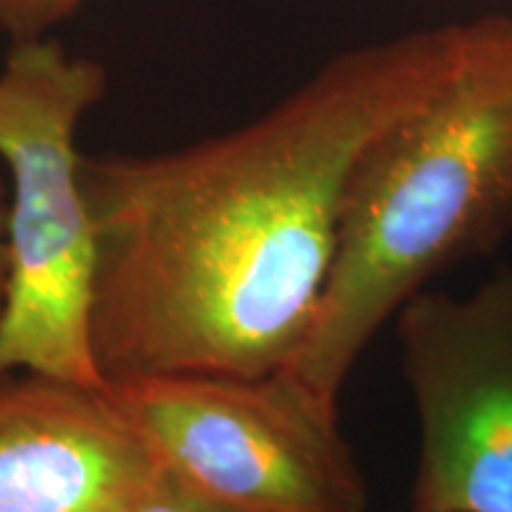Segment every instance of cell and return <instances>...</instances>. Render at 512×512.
<instances>
[{
    "mask_svg": "<svg viewBox=\"0 0 512 512\" xmlns=\"http://www.w3.org/2000/svg\"><path fill=\"white\" fill-rule=\"evenodd\" d=\"M463 41L451 22L370 43L221 136L83 155L102 377L285 368L316 320L356 162L448 79Z\"/></svg>",
    "mask_w": 512,
    "mask_h": 512,
    "instance_id": "cell-1",
    "label": "cell"
},
{
    "mask_svg": "<svg viewBox=\"0 0 512 512\" xmlns=\"http://www.w3.org/2000/svg\"><path fill=\"white\" fill-rule=\"evenodd\" d=\"M512 235V17L465 22L448 79L349 178L316 320L285 370L337 403L373 337L453 266Z\"/></svg>",
    "mask_w": 512,
    "mask_h": 512,
    "instance_id": "cell-2",
    "label": "cell"
},
{
    "mask_svg": "<svg viewBox=\"0 0 512 512\" xmlns=\"http://www.w3.org/2000/svg\"><path fill=\"white\" fill-rule=\"evenodd\" d=\"M107 91L102 64L43 38L0 72V159L8 169V290L0 375L31 370L107 387L91 349L93 223L76 131Z\"/></svg>",
    "mask_w": 512,
    "mask_h": 512,
    "instance_id": "cell-3",
    "label": "cell"
},
{
    "mask_svg": "<svg viewBox=\"0 0 512 512\" xmlns=\"http://www.w3.org/2000/svg\"><path fill=\"white\" fill-rule=\"evenodd\" d=\"M155 463L228 512H366L337 403L285 370L107 382Z\"/></svg>",
    "mask_w": 512,
    "mask_h": 512,
    "instance_id": "cell-4",
    "label": "cell"
},
{
    "mask_svg": "<svg viewBox=\"0 0 512 512\" xmlns=\"http://www.w3.org/2000/svg\"><path fill=\"white\" fill-rule=\"evenodd\" d=\"M420 427L413 512H512V268L396 313Z\"/></svg>",
    "mask_w": 512,
    "mask_h": 512,
    "instance_id": "cell-5",
    "label": "cell"
},
{
    "mask_svg": "<svg viewBox=\"0 0 512 512\" xmlns=\"http://www.w3.org/2000/svg\"><path fill=\"white\" fill-rule=\"evenodd\" d=\"M155 470L107 387L0 375V512H124Z\"/></svg>",
    "mask_w": 512,
    "mask_h": 512,
    "instance_id": "cell-6",
    "label": "cell"
},
{
    "mask_svg": "<svg viewBox=\"0 0 512 512\" xmlns=\"http://www.w3.org/2000/svg\"><path fill=\"white\" fill-rule=\"evenodd\" d=\"M83 5V0H0V31L12 41L43 38Z\"/></svg>",
    "mask_w": 512,
    "mask_h": 512,
    "instance_id": "cell-7",
    "label": "cell"
},
{
    "mask_svg": "<svg viewBox=\"0 0 512 512\" xmlns=\"http://www.w3.org/2000/svg\"><path fill=\"white\" fill-rule=\"evenodd\" d=\"M124 512H228L216 503L195 494L190 486L178 482L174 475L162 470L152 472L143 489L133 496V501L126 505Z\"/></svg>",
    "mask_w": 512,
    "mask_h": 512,
    "instance_id": "cell-8",
    "label": "cell"
},
{
    "mask_svg": "<svg viewBox=\"0 0 512 512\" xmlns=\"http://www.w3.org/2000/svg\"><path fill=\"white\" fill-rule=\"evenodd\" d=\"M5 221H8V183L0 176V311H3L5 290H8V242H5Z\"/></svg>",
    "mask_w": 512,
    "mask_h": 512,
    "instance_id": "cell-9",
    "label": "cell"
}]
</instances>
